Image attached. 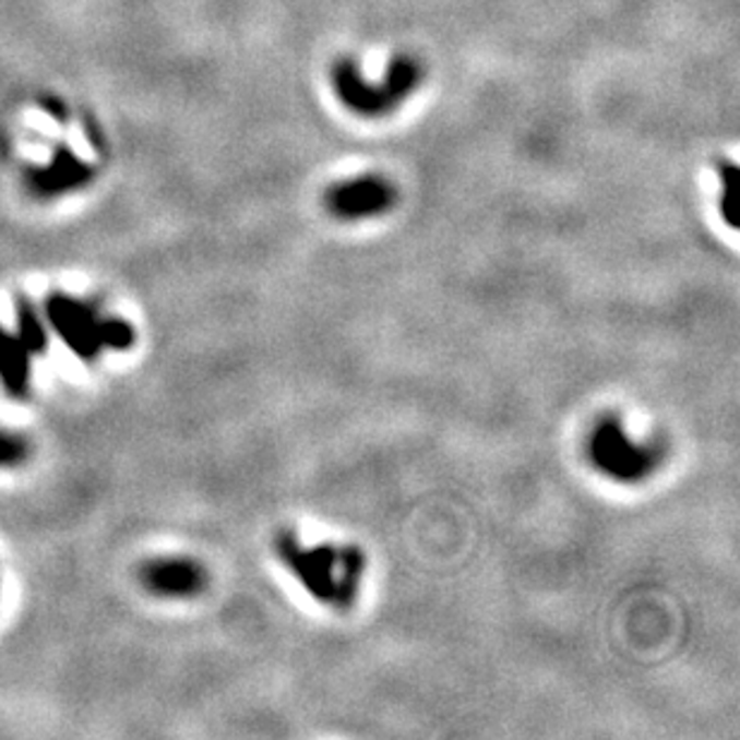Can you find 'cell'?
<instances>
[{
    "mask_svg": "<svg viewBox=\"0 0 740 740\" xmlns=\"http://www.w3.org/2000/svg\"><path fill=\"white\" fill-rule=\"evenodd\" d=\"M0 384L10 398H24L32 389V353L20 336L0 326Z\"/></svg>",
    "mask_w": 740,
    "mask_h": 740,
    "instance_id": "cell-7",
    "label": "cell"
},
{
    "mask_svg": "<svg viewBox=\"0 0 740 740\" xmlns=\"http://www.w3.org/2000/svg\"><path fill=\"white\" fill-rule=\"evenodd\" d=\"M29 458V441L15 431L0 429V467H17Z\"/></svg>",
    "mask_w": 740,
    "mask_h": 740,
    "instance_id": "cell-10",
    "label": "cell"
},
{
    "mask_svg": "<svg viewBox=\"0 0 740 740\" xmlns=\"http://www.w3.org/2000/svg\"><path fill=\"white\" fill-rule=\"evenodd\" d=\"M274 551L314 601L333 611L355 607L367 573V557L360 547L333 541L307 545L290 529H281L274 539Z\"/></svg>",
    "mask_w": 740,
    "mask_h": 740,
    "instance_id": "cell-1",
    "label": "cell"
},
{
    "mask_svg": "<svg viewBox=\"0 0 740 740\" xmlns=\"http://www.w3.org/2000/svg\"><path fill=\"white\" fill-rule=\"evenodd\" d=\"M46 319L51 322V329L58 333V338L80 360L94 362L102 355L106 317L92 302L70 298V295L63 293H53L46 300Z\"/></svg>",
    "mask_w": 740,
    "mask_h": 740,
    "instance_id": "cell-4",
    "label": "cell"
},
{
    "mask_svg": "<svg viewBox=\"0 0 740 740\" xmlns=\"http://www.w3.org/2000/svg\"><path fill=\"white\" fill-rule=\"evenodd\" d=\"M15 317H17L20 341L27 345V350L32 355H41L48 348V333H46V324H44L39 310H36V307L32 305V300L17 298Z\"/></svg>",
    "mask_w": 740,
    "mask_h": 740,
    "instance_id": "cell-8",
    "label": "cell"
},
{
    "mask_svg": "<svg viewBox=\"0 0 740 740\" xmlns=\"http://www.w3.org/2000/svg\"><path fill=\"white\" fill-rule=\"evenodd\" d=\"M721 172V214L731 228L738 226V206H740V168L733 162L719 164Z\"/></svg>",
    "mask_w": 740,
    "mask_h": 740,
    "instance_id": "cell-9",
    "label": "cell"
},
{
    "mask_svg": "<svg viewBox=\"0 0 740 740\" xmlns=\"http://www.w3.org/2000/svg\"><path fill=\"white\" fill-rule=\"evenodd\" d=\"M419 77H422V70H419L417 60L408 56L393 60L386 82L379 86L367 84L360 72H357L353 60H341V63L333 65V86H336V94L345 106L360 116L391 114L415 89Z\"/></svg>",
    "mask_w": 740,
    "mask_h": 740,
    "instance_id": "cell-3",
    "label": "cell"
},
{
    "mask_svg": "<svg viewBox=\"0 0 740 740\" xmlns=\"http://www.w3.org/2000/svg\"><path fill=\"white\" fill-rule=\"evenodd\" d=\"M324 202L341 220H362L386 214L396 202V188L381 176H360L333 184Z\"/></svg>",
    "mask_w": 740,
    "mask_h": 740,
    "instance_id": "cell-5",
    "label": "cell"
},
{
    "mask_svg": "<svg viewBox=\"0 0 740 740\" xmlns=\"http://www.w3.org/2000/svg\"><path fill=\"white\" fill-rule=\"evenodd\" d=\"M585 451L592 467L619 485L645 482L659 470L666 458L661 441L635 439L623 419L616 415L597 419L587 437Z\"/></svg>",
    "mask_w": 740,
    "mask_h": 740,
    "instance_id": "cell-2",
    "label": "cell"
},
{
    "mask_svg": "<svg viewBox=\"0 0 740 740\" xmlns=\"http://www.w3.org/2000/svg\"><path fill=\"white\" fill-rule=\"evenodd\" d=\"M206 571L190 557H162L140 569V583L146 592L164 599H190L206 589Z\"/></svg>",
    "mask_w": 740,
    "mask_h": 740,
    "instance_id": "cell-6",
    "label": "cell"
},
{
    "mask_svg": "<svg viewBox=\"0 0 740 740\" xmlns=\"http://www.w3.org/2000/svg\"><path fill=\"white\" fill-rule=\"evenodd\" d=\"M134 329L132 324L122 322L118 317H106V326H104V348L110 350H130L134 345Z\"/></svg>",
    "mask_w": 740,
    "mask_h": 740,
    "instance_id": "cell-11",
    "label": "cell"
}]
</instances>
